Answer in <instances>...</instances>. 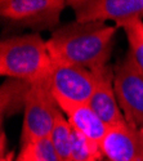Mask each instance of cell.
<instances>
[{"mask_svg":"<svg viewBox=\"0 0 143 161\" xmlns=\"http://www.w3.org/2000/svg\"><path fill=\"white\" fill-rule=\"evenodd\" d=\"M116 27L101 22H70L52 32L47 47L53 62L94 71L108 64Z\"/></svg>","mask_w":143,"mask_h":161,"instance_id":"1","label":"cell"},{"mask_svg":"<svg viewBox=\"0 0 143 161\" xmlns=\"http://www.w3.org/2000/svg\"><path fill=\"white\" fill-rule=\"evenodd\" d=\"M52 58L47 42L39 34H27L2 40L0 74L9 79L32 84L49 74Z\"/></svg>","mask_w":143,"mask_h":161,"instance_id":"2","label":"cell"},{"mask_svg":"<svg viewBox=\"0 0 143 161\" xmlns=\"http://www.w3.org/2000/svg\"><path fill=\"white\" fill-rule=\"evenodd\" d=\"M61 108L53 94L49 74L30 84L23 106L21 147L49 137Z\"/></svg>","mask_w":143,"mask_h":161,"instance_id":"3","label":"cell"},{"mask_svg":"<svg viewBox=\"0 0 143 161\" xmlns=\"http://www.w3.org/2000/svg\"><path fill=\"white\" fill-rule=\"evenodd\" d=\"M113 88L119 107L128 124L143 129V74L130 52L113 64Z\"/></svg>","mask_w":143,"mask_h":161,"instance_id":"4","label":"cell"},{"mask_svg":"<svg viewBox=\"0 0 143 161\" xmlns=\"http://www.w3.org/2000/svg\"><path fill=\"white\" fill-rule=\"evenodd\" d=\"M67 7L63 0H2L0 14L9 22L36 31L59 27L61 14Z\"/></svg>","mask_w":143,"mask_h":161,"instance_id":"5","label":"cell"},{"mask_svg":"<svg viewBox=\"0 0 143 161\" xmlns=\"http://www.w3.org/2000/svg\"><path fill=\"white\" fill-rule=\"evenodd\" d=\"M81 23L113 21L118 27L143 18V0H70L67 2Z\"/></svg>","mask_w":143,"mask_h":161,"instance_id":"6","label":"cell"},{"mask_svg":"<svg viewBox=\"0 0 143 161\" xmlns=\"http://www.w3.org/2000/svg\"><path fill=\"white\" fill-rule=\"evenodd\" d=\"M49 81L56 98L75 103H89L96 88V75L93 71L79 66L52 61Z\"/></svg>","mask_w":143,"mask_h":161,"instance_id":"7","label":"cell"},{"mask_svg":"<svg viewBox=\"0 0 143 161\" xmlns=\"http://www.w3.org/2000/svg\"><path fill=\"white\" fill-rule=\"evenodd\" d=\"M99 146L107 161H143L140 131L125 120L108 126Z\"/></svg>","mask_w":143,"mask_h":161,"instance_id":"8","label":"cell"},{"mask_svg":"<svg viewBox=\"0 0 143 161\" xmlns=\"http://www.w3.org/2000/svg\"><path fill=\"white\" fill-rule=\"evenodd\" d=\"M93 72L96 75V88L90 97L89 106L107 126L125 120L113 88V66L107 64Z\"/></svg>","mask_w":143,"mask_h":161,"instance_id":"9","label":"cell"},{"mask_svg":"<svg viewBox=\"0 0 143 161\" xmlns=\"http://www.w3.org/2000/svg\"><path fill=\"white\" fill-rule=\"evenodd\" d=\"M56 99L61 111L76 133L93 142L101 143L108 126L99 119L89 103H75L58 98Z\"/></svg>","mask_w":143,"mask_h":161,"instance_id":"10","label":"cell"},{"mask_svg":"<svg viewBox=\"0 0 143 161\" xmlns=\"http://www.w3.org/2000/svg\"><path fill=\"white\" fill-rule=\"evenodd\" d=\"M49 137L53 142V146L61 161H70L74 142V129L62 111L57 115L53 130H52Z\"/></svg>","mask_w":143,"mask_h":161,"instance_id":"11","label":"cell"},{"mask_svg":"<svg viewBox=\"0 0 143 161\" xmlns=\"http://www.w3.org/2000/svg\"><path fill=\"white\" fill-rule=\"evenodd\" d=\"M103 158L105 156H103L99 143L90 141L74 130L70 161H103Z\"/></svg>","mask_w":143,"mask_h":161,"instance_id":"12","label":"cell"},{"mask_svg":"<svg viewBox=\"0 0 143 161\" xmlns=\"http://www.w3.org/2000/svg\"><path fill=\"white\" fill-rule=\"evenodd\" d=\"M128 44H129V52L137 64V67L143 74V21L135 19L126 23L123 27Z\"/></svg>","mask_w":143,"mask_h":161,"instance_id":"13","label":"cell"},{"mask_svg":"<svg viewBox=\"0 0 143 161\" xmlns=\"http://www.w3.org/2000/svg\"><path fill=\"white\" fill-rule=\"evenodd\" d=\"M32 144L35 147L36 155H37V157L40 161H61L50 137L41 138V139L36 141Z\"/></svg>","mask_w":143,"mask_h":161,"instance_id":"14","label":"cell"},{"mask_svg":"<svg viewBox=\"0 0 143 161\" xmlns=\"http://www.w3.org/2000/svg\"><path fill=\"white\" fill-rule=\"evenodd\" d=\"M16 161H40L36 155L35 147L32 143H29L26 146H22L19 148V152L17 155Z\"/></svg>","mask_w":143,"mask_h":161,"instance_id":"15","label":"cell"},{"mask_svg":"<svg viewBox=\"0 0 143 161\" xmlns=\"http://www.w3.org/2000/svg\"><path fill=\"white\" fill-rule=\"evenodd\" d=\"M17 156L14 151H8L3 157H0V161H16Z\"/></svg>","mask_w":143,"mask_h":161,"instance_id":"16","label":"cell"},{"mask_svg":"<svg viewBox=\"0 0 143 161\" xmlns=\"http://www.w3.org/2000/svg\"><path fill=\"white\" fill-rule=\"evenodd\" d=\"M5 142H7V138H5V133L4 130H2V155H0V157H3L8 151L5 150L7 147H5Z\"/></svg>","mask_w":143,"mask_h":161,"instance_id":"17","label":"cell"},{"mask_svg":"<svg viewBox=\"0 0 143 161\" xmlns=\"http://www.w3.org/2000/svg\"><path fill=\"white\" fill-rule=\"evenodd\" d=\"M139 131H140V141H142V150H143V129Z\"/></svg>","mask_w":143,"mask_h":161,"instance_id":"18","label":"cell"}]
</instances>
